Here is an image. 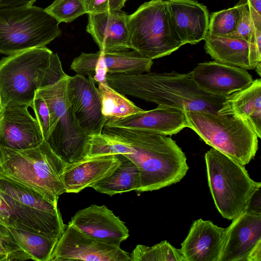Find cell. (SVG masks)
<instances>
[{
    "instance_id": "cell-1",
    "label": "cell",
    "mask_w": 261,
    "mask_h": 261,
    "mask_svg": "<svg viewBox=\"0 0 261 261\" xmlns=\"http://www.w3.org/2000/svg\"><path fill=\"white\" fill-rule=\"evenodd\" d=\"M102 133L118 140L115 154H122L138 167L137 192L159 190L180 181L189 166L185 153L167 135L132 128L105 126Z\"/></svg>"
},
{
    "instance_id": "cell-2",
    "label": "cell",
    "mask_w": 261,
    "mask_h": 261,
    "mask_svg": "<svg viewBox=\"0 0 261 261\" xmlns=\"http://www.w3.org/2000/svg\"><path fill=\"white\" fill-rule=\"evenodd\" d=\"M106 81L123 95L184 111L217 112L227 97L202 90L192 79L190 72L107 73Z\"/></svg>"
},
{
    "instance_id": "cell-3",
    "label": "cell",
    "mask_w": 261,
    "mask_h": 261,
    "mask_svg": "<svg viewBox=\"0 0 261 261\" xmlns=\"http://www.w3.org/2000/svg\"><path fill=\"white\" fill-rule=\"evenodd\" d=\"M67 75L58 54L45 46L3 58L0 61V95L4 109L31 107L38 90Z\"/></svg>"
},
{
    "instance_id": "cell-4",
    "label": "cell",
    "mask_w": 261,
    "mask_h": 261,
    "mask_svg": "<svg viewBox=\"0 0 261 261\" xmlns=\"http://www.w3.org/2000/svg\"><path fill=\"white\" fill-rule=\"evenodd\" d=\"M0 177L37 191L54 202L66 192L62 174L66 164L44 140L25 150L0 147Z\"/></svg>"
},
{
    "instance_id": "cell-5",
    "label": "cell",
    "mask_w": 261,
    "mask_h": 261,
    "mask_svg": "<svg viewBox=\"0 0 261 261\" xmlns=\"http://www.w3.org/2000/svg\"><path fill=\"white\" fill-rule=\"evenodd\" d=\"M188 127L207 144L245 166L258 150V137L248 121L231 112L185 111Z\"/></svg>"
},
{
    "instance_id": "cell-6",
    "label": "cell",
    "mask_w": 261,
    "mask_h": 261,
    "mask_svg": "<svg viewBox=\"0 0 261 261\" xmlns=\"http://www.w3.org/2000/svg\"><path fill=\"white\" fill-rule=\"evenodd\" d=\"M0 196L10 211L12 227L59 239L65 228L57 202L12 179L0 177Z\"/></svg>"
},
{
    "instance_id": "cell-7",
    "label": "cell",
    "mask_w": 261,
    "mask_h": 261,
    "mask_svg": "<svg viewBox=\"0 0 261 261\" xmlns=\"http://www.w3.org/2000/svg\"><path fill=\"white\" fill-rule=\"evenodd\" d=\"M59 23L33 5L0 8V53L9 56L44 47L61 35Z\"/></svg>"
},
{
    "instance_id": "cell-8",
    "label": "cell",
    "mask_w": 261,
    "mask_h": 261,
    "mask_svg": "<svg viewBox=\"0 0 261 261\" xmlns=\"http://www.w3.org/2000/svg\"><path fill=\"white\" fill-rule=\"evenodd\" d=\"M68 76L38 90L35 94L44 100L49 112L50 131L45 141L63 162L71 164L88 156L90 136L72 114L67 94Z\"/></svg>"
},
{
    "instance_id": "cell-9",
    "label": "cell",
    "mask_w": 261,
    "mask_h": 261,
    "mask_svg": "<svg viewBox=\"0 0 261 261\" xmlns=\"http://www.w3.org/2000/svg\"><path fill=\"white\" fill-rule=\"evenodd\" d=\"M208 187L221 216L232 220L245 208L256 187L244 166L212 148L205 154Z\"/></svg>"
},
{
    "instance_id": "cell-10",
    "label": "cell",
    "mask_w": 261,
    "mask_h": 261,
    "mask_svg": "<svg viewBox=\"0 0 261 261\" xmlns=\"http://www.w3.org/2000/svg\"><path fill=\"white\" fill-rule=\"evenodd\" d=\"M127 24L132 49L152 60L182 46L171 29L166 0L144 3L128 15Z\"/></svg>"
},
{
    "instance_id": "cell-11",
    "label": "cell",
    "mask_w": 261,
    "mask_h": 261,
    "mask_svg": "<svg viewBox=\"0 0 261 261\" xmlns=\"http://www.w3.org/2000/svg\"><path fill=\"white\" fill-rule=\"evenodd\" d=\"M152 65V60L132 49L82 53L73 59L70 67L77 74L92 77L96 84H108L107 73H144L150 72Z\"/></svg>"
},
{
    "instance_id": "cell-12",
    "label": "cell",
    "mask_w": 261,
    "mask_h": 261,
    "mask_svg": "<svg viewBox=\"0 0 261 261\" xmlns=\"http://www.w3.org/2000/svg\"><path fill=\"white\" fill-rule=\"evenodd\" d=\"M128 261L130 254L119 246L91 238L68 223L49 261Z\"/></svg>"
},
{
    "instance_id": "cell-13",
    "label": "cell",
    "mask_w": 261,
    "mask_h": 261,
    "mask_svg": "<svg viewBox=\"0 0 261 261\" xmlns=\"http://www.w3.org/2000/svg\"><path fill=\"white\" fill-rule=\"evenodd\" d=\"M92 77L69 76L67 94L77 124L89 136L102 133L106 119L102 113L100 96Z\"/></svg>"
},
{
    "instance_id": "cell-14",
    "label": "cell",
    "mask_w": 261,
    "mask_h": 261,
    "mask_svg": "<svg viewBox=\"0 0 261 261\" xmlns=\"http://www.w3.org/2000/svg\"><path fill=\"white\" fill-rule=\"evenodd\" d=\"M171 29L182 45L196 44L208 33L207 7L195 0H166Z\"/></svg>"
},
{
    "instance_id": "cell-15",
    "label": "cell",
    "mask_w": 261,
    "mask_h": 261,
    "mask_svg": "<svg viewBox=\"0 0 261 261\" xmlns=\"http://www.w3.org/2000/svg\"><path fill=\"white\" fill-rule=\"evenodd\" d=\"M28 107L4 109L0 119V147L22 150L34 148L44 140L39 124L29 113Z\"/></svg>"
},
{
    "instance_id": "cell-16",
    "label": "cell",
    "mask_w": 261,
    "mask_h": 261,
    "mask_svg": "<svg viewBox=\"0 0 261 261\" xmlns=\"http://www.w3.org/2000/svg\"><path fill=\"white\" fill-rule=\"evenodd\" d=\"M190 72L202 90L224 96L247 87L253 81L247 70L215 61L199 63Z\"/></svg>"
},
{
    "instance_id": "cell-17",
    "label": "cell",
    "mask_w": 261,
    "mask_h": 261,
    "mask_svg": "<svg viewBox=\"0 0 261 261\" xmlns=\"http://www.w3.org/2000/svg\"><path fill=\"white\" fill-rule=\"evenodd\" d=\"M225 228L219 261H247L261 242V214L243 210Z\"/></svg>"
},
{
    "instance_id": "cell-18",
    "label": "cell",
    "mask_w": 261,
    "mask_h": 261,
    "mask_svg": "<svg viewBox=\"0 0 261 261\" xmlns=\"http://www.w3.org/2000/svg\"><path fill=\"white\" fill-rule=\"evenodd\" d=\"M69 223L91 238L119 246L129 237L124 223L105 205L80 210Z\"/></svg>"
},
{
    "instance_id": "cell-19",
    "label": "cell",
    "mask_w": 261,
    "mask_h": 261,
    "mask_svg": "<svg viewBox=\"0 0 261 261\" xmlns=\"http://www.w3.org/2000/svg\"><path fill=\"white\" fill-rule=\"evenodd\" d=\"M128 16L121 11L88 14L86 31L91 35L100 51L114 52L132 49Z\"/></svg>"
},
{
    "instance_id": "cell-20",
    "label": "cell",
    "mask_w": 261,
    "mask_h": 261,
    "mask_svg": "<svg viewBox=\"0 0 261 261\" xmlns=\"http://www.w3.org/2000/svg\"><path fill=\"white\" fill-rule=\"evenodd\" d=\"M225 230L209 220L194 221L179 249L184 261H219Z\"/></svg>"
},
{
    "instance_id": "cell-21",
    "label": "cell",
    "mask_w": 261,
    "mask_h": 261,
    "mask_svg": "<svg viewBox=\"0 0 261 261\" xmlns=\"http://www.w3.org/2000/svg\"><path fill=\"white\" fill-rule=\"evenodd\" d=\"M105 126L146 130L171 136L185 127L188 122L185 111L168 106L158 105L151 110L106 123Z\"/></svg>"
},
{
    "instance_id": "cell-22",
    "label": "cell",
    "mask_w": 261,
    "mask_h": 261,
    "mask_svg": "<svg viewBox=\"0 0 261 261\" xmlns=\"http://www.w3.org/2000/svg\"><path fill=\"white\" fill-rule=\"evenodd\" d=\"M120 164V160L115 154L88 156L80 161L66 164L62 174L66 192L77 193L92 187L111 175Z\"/></svg>"
},
{
    "instance_id": "cell-23",
    "label": "cell",
    "mask_w": 261,
    "mask_h": 261,
    "mask_svg": "<svg viewBox=\"0 0 261 261\" xmlns=\"http://www.w3.org/2000/svg\"><path fill=\"white\" fill-rule=\"evenodd\" d=\"M204 49L214 61L246 70L261 62V49L254 42L207 35Z\"/></svg>"
},
{
    "instance_id": "cell-24",
    "label": "cell",
    "mask_w": 261,
    "mask_h": 261,
    "mask_svg": "<svg viewBox=\"0 0 261 261\" xmlns=\"http://www.w3.org/2000/svg\"><path fill=\"white\" fill-rule=\"evenodd\" d=\"M218 112H231L245 118L261 138V80L228 96Z\"/></svg>"
},
{
    "instance_id": "cell-25",
    "label": "cell",
    "mask_w": 261,
    "mask_h": 261,
    "mask_svg": "<svg viewBox=\"0 0 261 261\" xmlns=\"http://www.w3.org/2000/svg\"><path fill=\"white\" fill-rule=\"evenodd\" d=\"M120 164L112 174L96 183L91 188L97 192L112 196L136 191L140 187V175L137 165L122 154H117Z\"/></svg>"
},
{
    "instance_id": "cell-26",
    "label": "cell",
    "mask_w": 261,
    "mask_h": 261,
    "mask_svg": "<svg viewBox=\"0 0 261 261\" xmlns=\"http://www.w3.org/2000/svg\"><path fill=\"white\" fill-rule=\"evenodd\" d=\"M97 84L101 98L102 113L106 122L122 119L144 111L108 84Z\"/></svg>"
},
{
    "instance_id": "cell-27",
    "label": "cell",
    "mask_w": 261,
    "mask_h": 261,
    "mask_svg": "<svg viewBox=\"0 0 261 261\" xmlns=\"http://www.w3.org/2000/svg\"><path fill=\"white\" fill-rule=\"evenodd\" d=\"M8 227L19 245L31 259L49 261L59 239Z\"/></svg>"
},
{
    "instance_id": "cell-28",
    "label": "cell",
    "mask_w": 261,
    "mask_h": 261,
    "mask_svg": "<svg viewBox=\"0 0 261 261\" xmlns=\"http://www.w3.org/2000/svg\"><path fill=\"white\" fill-rule=\"evenodd\" d=\"M130 254V261H184L179 249L165 240L153 246L138 245Z\"/></svg>"
},
{
    "instance_id": "cell-29",
    "label": "cell",
    "mask_w": 261,
    "mask_h": 261,
    "mask_svg": "<svg viewBox=\"0 0 261 261\" xmlns=\"http://www.w3.org/2000/svg\"><path fill=\"white\" fill-rule=\"evenodd\" d=\"M239 3L241 6V10L236 30L232 33L223 37L242 39L255 42L256 31L261 30V14L252 7H249L245 2L241 0Z\"/></svg>"
},
{
    "instance_id": "cell-30",
    "label": "cell",
    "mask_w": 261,
    "mask_h": 261,
    "mask_svg": "<svg viewBox=\"0 0 261 261\" xmlns=\"http://www.w3.org/2000/svg\"><path fill=\"white\" fill-rule=\"evenodd\" d=\"M241 6L212 13L210 15L208 34L223 37L234 32L240 18Z\"/></svg>"
},
{
    "instance_id": "cell-31",
    "label": "cell",
    "mask_w": 261,
    "mask_h": 261,
    "mask_svg": "<svg viewBox=\"0 0 261 261\" xmlns=\"http://www.w3.org/2000/svg\"><path fill=\"white\" fill-rule=\"evenodd\" d=\"M45 10L59 23H68L87 13L83 0H55Z\"/></svg>"
},
{
    "instance_id": "cell-32",
    "label": "cell",
    "mask_w": 261,
    "mask_h": 261,
    "mask_svg": "<svg viewBox=\"0 0 261 261\" xmlns=\"http://www.w3.org/2000/svg\"><path fill=\"white\" fill-rule=\"evenodd\" d=\"M31 259L19 245L8 227L0 220V261Z\"/></svg>"
},
{
    "instance_id": "cell-33",
    "label": "cell",
    "mask_w": 261,
    "mask_h": 261,
    "mask_svg": "<svg viewBox=\"0 0 261 261\" xmlns=\"http://www.w3.org/2000/svg\"><path fill=\"white\" fill-rule=\"evenodd\" d=\"M31 107L34 111L36 119L45 141L49 136L50 131V115L48 107L42 98L35 94Z\"/></svg>"
},
{
    "instance_id": "cell-34",
    "label": "cell",
    "mask_w": 261,
    "mask_h": 261,
    "mask_svg": "<svg viewBox=\"0 0 261 261\" xmlns=\"http://www.w3.org/2000/svg\"><path fill=\"white\" fill-rule=\"evenodd\" d=\"M261 183L253 191L243 210L257 214H261Z\"/></svg>"
},
{
    "instance_id": "cell-35",
    "label": "cell",
    "mask_w": 261,
    "mask_h": 261,
    "mask_svg": "<svg viewBox=\"0 0 261 261\" xmlns=\"http://www.w3.org/2000/svg\"><path fill=\"white\" fill-rule=\"evenodd\" d=\"M110 0H83L87 14L100 13L109 11Z\"/></svg>"
},
{
    "instance_id": "cell-36",
    "label": "cell",
    "mask_w": 261,
    "mask_h": 261,
    "mask_svg": "<svg viewBox=\"0 0 261 261\" xmlns=\"http://www.w3.org/2000/svg\"><path fill=\"white\" fill-rule=\"evenodd\" d=\"M0 220L7 226L12 227L10 211L7 205L0 196Z\"/></svg>"
},
{
    "instance_id": "cell-37",
    "label": "cell",
    "mask_w": 261,
    "mask_h": 261,
    "mask_svg": "<svg viewBox=\"0 0 261 261\" xmlns=\"http://www.w3.org/2000/svg\"><path fill=\"white\" fill-rule=\"evenodd\" d=\"M36 0H0V8L33 5Z\"/></svg>"
},
{
    "instance_id": "cell-38",
    "label": "cell",
    "mask_w": 261,
    "mask_h": 261,
    "mask_svg": "<svg viewBox=\"0 0 261 261\" xmlns=\"http://www.w3.org/2000/svg\"><path fill=\"white\" fill-rule=\"evenodd\" d=\"M261 260V242L259 243L251 251L247 261Z\"/></svg>"
},
{
    "instance_id": "cell-39",
    "label": "cell",
    "mask_w": 261,
    "mask_h": 261,
    "mask_svg": "<svg viewBox=\"0 0 261 261\" xmlns=\"http://www.w3.org/2000/svg\"><path fill=\"white\" fill-rule=\"evenodd\" d=\"M127 1L128 0H110L109 11H121Z\"/></svg>"
},
{
    "instance_id": "cell-40",
    "label": "cell",
    "mask_w": 261,
    "mask_h": 261,
    "mask_svg": "<svg viewBox=\"0 0 261 261\" xmlns=\"http://www.w3.org/2000/svg\"><path fill=\"white\" fill-rule=\"evenodd\" d=\"M252 7L258 13L261 14V0H241Z\"/></svg>"
},
{
    "instance_id": "cell-41",
    "label": "cell",
    "mask_w": 261,
    "mask_h": 261,
    "mask_svg": "<svg viewBox=\"0 0 261 261\" xmlns=\"http://www.w3.org/2000/svg\"><path fill=\"white\" fill-rule=\"evenodd\" d=\"M260 67H261V62L258 63L254 68L259 76H260V72H261Z\"/></svg>"
},
{
    "instance_id": "cell-42",
    "label": "cell",
    "mask_w": 261,
    "mask_h": 261,
    "mask_svg": "<svg viewBox=\"0 0 261 261\" xmlns=\"http://www.w3.org/2000/svg\"><path fill=\"white\" fill-rule=\"evenodd\" d=\"M3 111H4V108H3V106L2 105L1 97V95H0V119L2 117V115L3 114Z\"/></svg>"
},
{
    "instance_id": "cell-43",
    "label": "cell",
    "mask_w": 261,
    "mask_h": 261,
    "mask_svg": "<svg viewBox=\"0 0 261 261\" xmlns=\"http://www.w3.org/2000/svg\"><path fill=\"white\" fill-rule=\"evenodd\" d=\"M0 166H1V159H0Z\"/></svg>"
}]
</instances>
